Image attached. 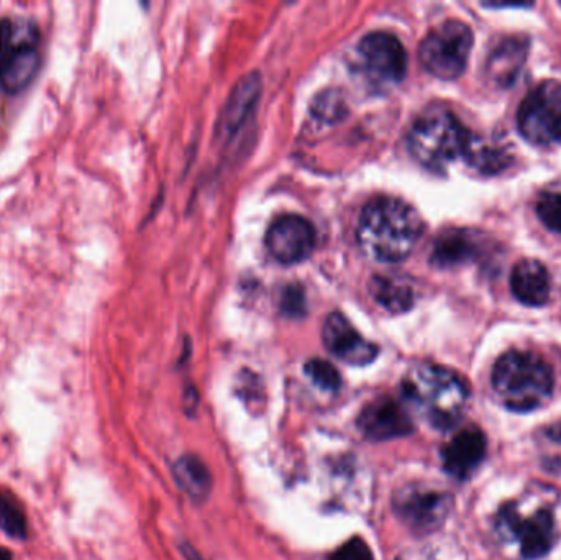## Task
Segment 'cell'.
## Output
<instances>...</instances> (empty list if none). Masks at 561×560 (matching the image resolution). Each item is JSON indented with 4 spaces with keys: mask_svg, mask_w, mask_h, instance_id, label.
<instances>
[{
    "mask_svg": "<svg viewBox=\"0 0 561 560\" xmlns=\"http://www.w3.org/2000/svg\"><path fill=\"white\" fill-rule=\"evenodd\" d=\"M424 234L419 212L397 198H378L361 212L356 240L366 257L379 263L406 260Z\"/></svg>",
    "mask_w": 561,
    "mask_h": 560,
    "instance_id": "6da1fadb",
    "label": "cell"
},
{
    "mask_svg": "<svg viewBox=\"0 0 561 560\" xmlns=\"http://www.w3.org/2000/svg\"><path fill=\"white\" fill-rule=\"evenodd\" d=\"M402 395L437 429H448L460 419L468 388L450 368L422 363L402 380Z\"/></svg>",
    "mask_w": 561,
    "mask_h": 560,
    "instance_id": "7a4b0ae2",
    "label": "cell"
},
{
    "mask_svg": "<svg viewBox=\"0 0 561 560\" xmlns=\"http://www.w3.org/2000/svg\"><path fill=\"white\" fill-rule=\"evenodd\" d=\"M493 390L507 409L527 413L552 396V368L539 355L511 350L494 365Z\"/></svg>",
    "mask_w": 561,
    "mask_h": 560,
    "instance_id": "3957f363",
    "label": "cell"
},
{
    "mask_svg": "<svg viewBox=\"0 0 561 560\" xmlns=\"http://www.w3.org/2000/svg\"><path fill=\"white\" fill-rule=\"evenodd\" d=\"M468 137L470 132L452 112L435 107L420 115L412 125L409 150L427 170L443 171L463 157Z\"/></svg>",
    "mask_w": 561,
    "mask_h": 560,
    "instance_id": "277c9868",
    "label": "cell"
},
{
    "mask_svg": "<svg viewBox=\"0 0 561 560\" xmlns=\"http://www.w3.org/2000/svg\"><path fill=\"white\" fill-rule=\"evenodd\" d=\"M499 536L519 546L520 556L527 560L547 556L555 539V518L548 506L529 510L524 503H509L499 511L496 521Z\"/></svg>",
    "mask_w": 561,
    "mask_h": 560,
    "instance_id": "5b68a950",
    "label": "cell"
},
{
    "mask_svg": "<svg viewBox=\"0 0 561 560\" xmlns=\"http://www.w3.org/2000/svg\"><path fill=\"white\" fill-rule=\"evenodd\" d=\"M42 35L32 20H14V32L0 55V91L17 96L42 68Z\"/></svg>",
    "mask_w": 561,
    "mask_h": 560,
    "instance_id": "8992f818",
    "label": "cell"
},
{
    "mask_svg": "<svg viewBox=\"0 0 561 560\" xmlns=\"http://www.w3.org/2000/svg\"><path fill=\"white\" fill-rule=\"evenodd\" d=\"M471 46V28L460 20H448L435 27L420 43V63L435 78L453 81L465 73Z\"/></svg>",
    "mask_w": 561,
    "mask_h": 560,
    "instance_id": "52a82bcc",
    "label": "cell"
},
{
    "mask_svg": "<svg viewBox=\"0 0 561 560\" xmlns=\"http://www.w3.org/2000/svg\"><path fill=\"white\" fill-rule=\"evenodd\" d=\"M520 134L535 145L561 142V83L545 81L525 97L517 114Z\"/></svg>",
    "mask_w": 561,
    "mask_h": 560,
    "instance_id": "ba28073f",
    "label": "cell"
},
{
    "mask_svg": "<svg viewBox=\"0 0 561 560\" xmlns=\"http://www.w3.org/2000/svg\"><path fill=\"white\" fill-rule=\"evenodd\" d=\"M356 63L370 83L389 88L406 76V48L393 33L373 32L358 43Z\"/></svg>",
    "mask_w": 561,
    "mask_h": 560,
    "instance_id": "9c48e42d",
    "label": "cell"
},
{
    "mask_svg": "<svg viewBox=\"0 0 561 560\" xmlns=\"http://www.w3.org/2000/svg\"><path fill=\"white\" fill-rule=\"evenodd\" d=\"M397 518L414 533H430L447 518L452 500L445 492L422 485H409L394 495Z\"/></svg>",
    "mask_w": 561,
    "mask_h": 560,
    "instance_id": "30bf717a",
    "label": "cell"
},
{
    "mask_svg": "<svg viewBox=\"0 0 561 560\" xmlns=\"http://www.w3.org/2000/svg\"><path fill=\"white\" fill-rule=\"evenodd\" d=\"M266 248L281 265L304 262L314 252V225L296 214L278 217L266 232Z\"/></svg>",
    "mask_w": 561,
    "mask_h": 560,
    "instance_id": "8fae6325",
    "label": "cell"
},
{
    "mask_svg": "<svg viewBox=\"0 0 561 560\" xmlns=\"http://www.w3.org/2000/svg\"><path fill=\"white\" fill-rule=\"evenodd\" d=\"M322 339L330 354L348 365L361 367L378 357V347L361 336L352 322L340 313H332L325 319Z\"/></svg>",
    "mask_w": 561,
    "mask_h": 560,
    "instance_id": "7c38bea8",
    "label": "cell"
},
{
    "mask_svg": "<svg viewBox=\"0 0 561 560\" xmlns=\"http://www.w3.org/2000/svg\"><path fill=\"white\" fill-rule=\"evenodd\" d=\"M361 432L371 441H391L407 436L412 431L411 418L406 409L391 398L371 401L366 404L358 418Z\"/></svg>",
    "mask_w": 561,
    "mask_h": 560,
    "instance_id": "4fadbf2b",
    "label": "cell"
},
{
    "mask_svg": "<svg viewBox=\"0 0 561 560\" xmlns=\"http://www.w3.org/2000/svg\"><path fill=\"white\" fill-rule=\"evenodd\" d=\"M486 455V437L478 427H466L443 447V467L452 477L466 480Z\"/></svg>",
    "mask_w": 561,
    "mask_h": 560,
    "instance_id": "5bb4252c",
    "label": "cell"
},
{
    "mask_svg": "<svg viewBox=\"0 0 561 560\" xmlns=\"http://www.w3.org/2000/svg\"><path fill=\"white\" fill-rule=\"evenodd\" d=\"M512 143L506 142L499 135L470 134L466 142V165L486 176L499 175L512 163Z\"/></svg>",
    "mask_w": 561,
    "mask_h": 560,
    "instance_id": "9a60e30c",
    "label": "cell"
},
{
    "mask_svg": "<svg viewBox=\"0 0 561 560\" xmlns=\"http://www.w3.org/2000/svg\"><path fill=\"white\" fill-rule=\"evenodd\" d=\"M511 290L525 306H543L550 298V275L537 260H520L511 276Z\"/></svg>",
    "mask_w": 561,
    "mask_h": 560,
    "instance_id": "2e32d148",
    "label": "cell"
},
{
    "mask_svg": "<svg viewBox=\"0 0 561 560\" xmlns=\"http://www.w3.org/2000/svg\"><path fill=\"white\" fill-rule=\"evenodd\" d=\"M479 245L476 237L468 230L450 229L438 235L432 248V263L435 267L450 268L463 265L478 255Z\"/></svg>",
    "mask_w": 561,
    "mask_h": 560,
    "instance_id": "e0dca14e",
    "label": "cell"
},
{
    "mask_svg": "<svg viewBox=\"0 0 561 560\" xmlns=\"http://www.w3.org/2000/svg\"><path fill=\"white\" fill-rule=\"evenodd\" d=\"M525 56H527V43L516 40V38H509L498 45V48L489 56V76L496 83L509 86L524 65Z\"/></svg>",
    "mask_w": 561,
    "mask_h": 560,
    "instance_id": "ac0fdd59",
    "label": "cell"
},
{
    "mask_svg": "<svg viewBox=\"0 0 561 560\" xmlns=\"http://www.w3.org/2000/svg\"><path fill=\"white\" fill-rule=\"evenodd\" d=\"M174 480L192 500H204L212 488L209 470L196 455H184L174 464Z\"/></svg>",
    "mask_w": 561,
    "mask_h": 560,
    "instance_id": "d6986e66",
    "label": "cell"
},
{
    "mask_svg": "<svg viewBox=\"0 0 561 560\" xmlns=\"http://www.w3.org/2000/svg\"><path fill=\"white\" fill-rule=\"evenodd\" d=\"M374 301L388 309L389 313H406L414 304V290L404 281L389 276H374L370 283Z\"/></svg>",
    "mask_w": 561,
    "mask_h": 560,
    "instance_id": "ffe728a7",
    "label": "cell"
},
{
    "mask_svg": "<svg viewBox=\"0 0 561 560\" xmlns=\"http://www.w3.org/2000/svg\"><path fill=\"white\" fill-rule=\"evenodd\" d=\"M0 529L17 539H22L27 533L25 513L14 496L4 492H0Z\"/></svg>",
    "mask_w": 561,
    "mask_h": 560,
    "instance_id": "44dd1931",
    "label": "cell"
},
{
    "mask_svg": "<svg viewBox=\"0 0 561 560\" xmlns=\"http://www.w3.org/2000/svg\"><path fill=\"white\" fill-rule=\"evenodd\" d=\"M537 216L545 227L561 234V183L543 189L537 199Z\"/></svg>",
    "mask_w": 561,
    "mask_h": 560,
    "instance_id": "7402d4cb",
    "label": "cell"
},
{
    "mask_svg": "<svg viewBox=\"0 0 561 560\" xmlns=\"http://www.w3.org/2000/svg\"><path fill=\"white\" fill-rule=\"evenodd\" d=\"M539 452L545 469L561 473V426H548L540 432Z\"/></svg>",
    "mask_w": 561,
    "mask_h": 560,
    "instance_id": "603a6c76",
    "label": "cell"
},
{
    "mask_svg": "<svg viewBox=\"0 0 561 560\" xmlns=\"http://www.w3.org/2000/svg\"><path fill=\"white\" fill-rule=\"evenodd\" d=\"M306 373L307 377L311 378L315 385L320 386L322 390H338L342 385L340 373L327 360L314 359L307 362Z\"/></svg>",
    "mask_w": 561,
    "mask_h": 560,
    "instance_id": "cb8c5ba5",
    "label": "cell"
},
{
    "mask_svg": "<svg viewBox=\"0 0 561 560\" xmlns=\"http://www.w3.org/2000/svg\"><path fill=\"white\" fill-rule=\"evenodd\" d=\"M330 560H374L370 546L361 538H353L345 542L333 552Z\"/></svg>",
    "mask_w": 561,
    "mask_h": 560,
    "instance_id": "d4e9b609",
    "label": "cell"
},
{
    "mask_svg": "<svg viewBox=\"0 0 561 560\" xmlns=\"http://www.w3.org/2000/svg\"><path fill=\"white\" fill-rule=\"evenodd\" d=\"M12 556H10L9 551H5V549H0V560H10Z\"/></svg>",
    "mask_w": 561,
    "mask_h": 560,
    "instance_id": "484cf974",
    "label": "cell"
}]
</instances>
